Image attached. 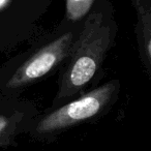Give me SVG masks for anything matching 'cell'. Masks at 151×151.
I'll return each instance as SVG.
<instances>
[{
  "label": "cell",
  "mask_w": 151,
  "mask_h": 151,
  "mask_svg": "<svg viewBox=\"0 0 151 151\" xmlns=\"http://www.w3.org/2000/svg\"><path fill=\"white\" fill-rule=\"evenodd\" d=\"M109 40V29L101 27L91 17L81 34L78 52L64 75L59 93L61 96L75 94L93 78Z\"/></svg>",
  "instance_id": "cell-1"
},
{
  "label": "cell",
  "mask_w": 151,
  "mask_h": 151,
  "mask_svg": "<svg viewBox=\"0 0 151 151\" xmlns=\"http://www.w3.org/2000/svg\"><path fill=\"white\" fill-rule=\"evenodd\" d=\"M73 33H65L44 47L16 71L9 82V86L12 88L24 86L47 75L64 58L73 46Z\"/></svg>",
  "instance_id": "cell-2"
},
{
  "label": "cell",
  "mask_w": 151,
  "mask_h": 151,
  "mask_svg": "<svg viewBox=\"0 0 151 151\" xmlns=\"http://www.w3.org/2000/svg\"><path fill=\"white\" fill-rule=\"evenodd\" d=\"M114 92L113 84H106L89 92L85 96L71 101L49 116L42 126L45 128H54L70 122L80 121L90 118L99 113L104 105L109 101Z\"/></svg>",
  "instance_id": "cell-3"
},
{
  "label": "cell",
  "mask_w": 151,
  "mask_h": 151,
  "mask_svg": "<svg viewBox=\"0 0 151 151\" xmlns=\"http://www.w3.org/2000/svg\"><path fill=\"white\" fill-rule=\"evenodd\" d=\"M93 0H67V17L71 21L80 20L86 15Z\"/></svg>",
  "instance_id": "cell-4"
},
{
  "label": "cell",
  "mask_w": 151,
  "mask_h": 151,
  "mask_svg": "<svg viewBox=\"0 0 151 151\" xmlns=\"http://www.w3.org/2000/svg\"><path fill=\"white\" fill-rule=\"evenodd\" d=\"M2 2H3V0H0V4H1Z\"/></svg>",
  "instance_id": "cell-5"
}]
</instances>
